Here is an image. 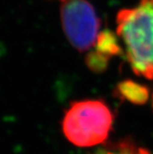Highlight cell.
<instances>
[{
	"label": "cell",
	"instance_id": "obj_3",
	"mask_svg": "<svg viewBox=\"0 0 153 154\" xmlns=\"http://www.w3.org/2000/svg\"><path fill=\"white\" fill-rule=\"evenodd\" d=\"M60 14L64 34L75 49L84 52L96 45L100 21L92 3L87 0H65Z\"/></svg>",
	"mask_w": 153,
	"mask_h": 154
},
{
	"label": "cell",
	"instance_id": "obj_7",
	"mask_svg": "<svg viewBox=\"0 0 153 154\" xmlns=\"http://www.w3.org/2000/svg\"><path fill=\"white\" fill-rule=\"evenodd\" d=\"M109 59L110 58L94 50L90 52L86 56V64L90 71L96 72V73H102V72L106 70L107 66H109Z\"/></svg>",
	"mask_w": 153,
	"mask_h": 154
},
{
	"label": "cell",
	"instance_id": "obj_8",
	"mask_svg": "<svg viewBox=\"0 0 153 154\" xmlns=\"http://www.w3.org/2000/svg\"><path fill=\"white\" fill-rule=\"evenodd\" d=\"M152 106H153V94H152Z\"/></svg>",
	"mask_w": 153,
	"mask_h": 154
},
{
	"label": "cell",
	"instance_id": "obj_1",
	"mask_svg": "<svg viewBox=\"0 0 153 154\" xmlns=\"http://www.w3.org/2000/svg\"><path fill=\"white\" fill-rule=\"evenodd\" d=\"M116 25L132 71L153 80V0H141L137 7L120 10Z\"/></svg>",
	"mask_w": 153,
	"mask_h": 154
},
{
	"label": "cell",
	"instance_id": "obj_9",
	"mask_svg": "<svg viewBox=\"0 0 153 154\" xmlns=\"http://www.w3.org/2000/svg\"><path fill=\"white\" fill-rule=\"evenodd\" d=\"M61 1H62V2H63V1H65V0H61Z\"/></svg>",
	"mask_w": 153,
	"mask_h": 154
},
{
	"label": "cell",
	"instance_id": "obj_2",
	"mask_svg": "<svg viewBox=\"0 0 153 154\" xmlns=\"http://www.w3.org/2000/svg\"><path fill=\"white\" fill-rule=\"evenodd\" d=\"M112 122L113 114L103 100H78L65 111L62 130L65 137L74 145L93 147L106 141Z\"/></svg>",
	"mask_w": 153,
	"mask_h": 154
},
{
	"label": "cell",
	"instance_id": "obj_4",
	"mask_svg": "<svg viewBox=\"0 0 153 154\" xmlns=\"http://www.w3.org/2000/svg\"><path fill=\"white\" fill-rule=\"evenodd\" d=\"M116 93L122 100L135 104H143L148 100V88L133 81H124L118 84Z\"/></svg>",
	"mask_w": 153,
	"mask_h": 154
},
{
	"label": "cell",
	"instance_id": "obj_5",
	"mask_svg": "<svg viewBox=\"0 0 153 154\" xmlns=\"http://www.w3.org/2000/svg\"><path fill=\"white\" fill-rule=\"evenodd\" d=\"M93 154H150V152L130 139H122L106 143Z\"/></svg>",
	"mask_w": 153,
	"mask_h": 154
},
{
	"label": "cell",
	"instance_id": "obj_6",
	"mask_svg": "<svg viewBox=\"0 0 153 154\" xmlns=\"http://www.w3.org/2000/svg\"><path fill=\"white\" fill-rule=\"evenodd\" d=\"M96 50L109 58L121 54L122 52L115 34L109 30H105L99 33L96 43Z\"/></svg>",
	"mask_w": 153,
	"mask_h": 154
}]
</instances>
